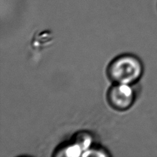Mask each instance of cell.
I'll use <instances>...</instances> for the list:
<instances>
[{"label": "cell", "instance_id": "6da1fadb", "mask_svg": "<svg viewBox=\"0 0 157 157\" xmlns=\"http://www.w3.org/2000/svg\"><path fill=\"white\" fill-rule=\"evenodd\" d=\"M144 72V64L139 57L131 54H123L111 61L106 73L109 79L114 83L132 85L138 82Z\"/></svg>", "mask_w": 157, "mask_h": 157}, {"label": "cell", "instance_id": "7a4b0ae2", "mask_svg": "<svg viewBox=\"0 0 157 157\" xmlns=\"http://www.w3.org/2000/svg\"><path fill=\"white\" fill-rule=\"evenodd\" d=\"M107 101L114 110L125 111L134 104L135 93L131 85L114 83L107 92Z\"/></svg>", "mask_w": 157, "mask_h": 157}, {"label": "cell", "instance_id": "3957f363", "mask_svg": "<svg viewBox=\"0 0 157 157\" xmlns=\"http://www.w3.org/2000/svg\"><path fill=\"white\" fill-rule=\"evenodd\" d=\"M57 156H78L82 155L83 150L74 140L72 143L67 144L57 151Z\"/></svg>", "mask_w": 157, "mask_h": 157}, {"label": "cell", "instance_id": "277c9868", "mask_svg": "<svg viewBox=\"0 0 157 157\" xmlns=\"http://www.w3.org/2000/svg\"><path fill=\"white\" fill-rule=\"evenodd\" d=\"M74 141L81 147L83 152H86L92 146V137L87 132H80L75 135Z\"/></svg>", "mask_w": 157, "mask_h": 157}, {"label": "cell", "instance_id": "5b68a950", "mask_svg": "<svg viewBox=\"0 0 157 157\" xmlns=\"http://www.w3.org/2000/svg\"><path fill=\"white\" fill-rule=\"evenodd\" d=\"M81 156H108V155L105 153L104 150L98 149V148L90 147L88 150L84 152V153Z\"/></svg>", "mask_w": 157, "mask_h": 157}]
</instances>
